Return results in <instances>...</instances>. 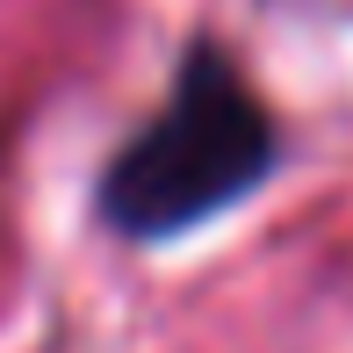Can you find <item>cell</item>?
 <instances>
[{
	"label": "cell",
	"instance_id": "6da1fadb",
	"mask_svg": "<svg viewBox=\"0 0 353 353\" xmlns=\"http://www.w3.org/2000/svg\"><path fill=\"white\" fill-rule=\"evenodd\" d=\"M274 159L281 130L252 94V79L231 65V51L195 43L173 72L166 101L108 159L101 216L108 231L137 238V245H166V238L223 216L231 202H245L274 173Z\"/></svg>",
	"mask_w": 353,
	"mask_h": 353
}]
</instances>
